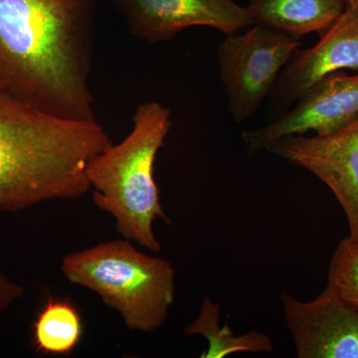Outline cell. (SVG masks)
Listing matches in <instances>:
<instances>
[{"label":"cell","mask_w":358,"mask_h":358,"mask_svg":"<svg viewBox=\"0 0 358 358\" xmlns=\"http://www.w3.org/2000/svg\"><path fill=\"white\" fill-rule=\"evenodd\" d=\"M343 69L358 70V6L348 3L317 44L294 52L271 93V105L286 110L315 82Z\"/></svg>","instance_id":"cell-10"},{"label":"cell","mask_w":358,"mask_h":358,"mask_svg":"<svg viewBox=\"0 0 358 358\" xmlns=\"http://www.w3.org/2000/svg\"><path fill=\"white\" fill-rule=\"evenodd\" d=\"M345 2L350 6H358V0H345Z\"/></svg>","instance_id":"cell-16"},{"label":"cell","mask_w":358,"mask_h":358,"mask_svg":"<svg viewBox=\"0 0 358 358\" xmlns=\"http://www.w3.org/2000/svg\"><path fill=\"white\" fill-rule=\"evenodd\" d=\"M221 307L209 296L202 300L199 315L185 327L189 336H201L206 339L208 348L201 358H224L240 352H271L274 343L268 334L252 331L236 336L228 327L220 326Z\"/></svg>","instance_id":"cell-12"},{"label":"cell","mask_w":358,"mask_h":358,"mask_svg":"<svg viewBox=\"0 0 358 358\" xmlns=\"http://www.w3.org/2000/svg\"><path fill=\"white\" fill-rule=\"evenodd\" d=\"M61 272L121 315L129 331L152 333L166 324L176 299L169 261L141 252L128 239L102 242L62 259Z\"/></svg>","instance_id":"cell-4"},{"label":"cell","mask_w":358,"mask_h":358,"mask_svg":"<svg viewBox=\"0 0 358 358\" xmlns=\"http://www.w3.org/2000/svg\"><path fill=\"white\" fill-rule=\"evenodd\" d=\"M0 89H1V87H0Z\"/></svg>","instance_id":"cell-17"},{"label":"cell","mask_w":358,"mask_h":358,"mask_svg":"<svg viewBox=\"0 0 358 358\" xmlns=\"http://www.w3.org/2000/svg\"><path fill=\"white\" fill-rule=\"evenodd\" d=\"M282 313L299 358H358V310L326 287L310 301L281 296Z\"/></svg>","instance_id":"cell-9"},{"label":"cell","mask_w":358,"mask_h":358,"mask_svg":"<svg viewBox=\"0 0 358 358\" xmlns=\"http://www.w3.org/2000/svg\"><path fill=\"white\" fill-rule=\"evenodd\" d=\"M112 143L96 119L52 115L0 89V212L84 196L90 162Z\"/></svg>","instance_id":"cell-2"},{"label":"cell","mask_w":358,"mask_h":358,"mask_svg":"<svg viewBox=\"0 0 358 358\" xmlns=\"http://www.w3.org/2000/svg\"><path fill=\"white\" fill-rule=\"evenodd\" d=\"M345 6V0H251L247 8L255 24L300 40L327 30Z\"/></svg>","instance_id":"cell-11"},{"label":"cell","mask_w":358,"mask_h":358,"mask_svg":"<svg viewBox=\"0 0 358 358\" xmlns=\"http://www.w3.org/2000/svg\"><path fill=\"white\" fill-rule=\"evenodd\" d=\"M129 33L148 43L169 41L194 26L226 36L255 24L247 7L235 0H110Z\"/></svg>","instance_id":"cell-7"},{"label":"cell","mask_w":358,"mask_h":358,"mask_svg":"<svg viewBox=\"0 0 358 358\" xmlns=\"http://www.w3.org/2000/svg\"><path fill=\"white\" fill-rule=\"evenodd\" d=\"M300 46V40L258 24L244 34L226 36L218 63L233 121L242 124L256 115Z\"/></svg>","instance_id":"cell-5"},{"label":"cell","mask_w":358,"mask_h":358,"mask_svg":"<svg viewBox=\"0 0 358 358\" xmlns=\"http://www.w3.org/2000/svg\"><path fill=\"white\" fill-rule=\"evenodd\" d=\"M327 287L358 310V240L348 236L339 242L329 264Z\"/></svg>","instance_id":"cell-14"},{"label":"cell","mask_w":358,"mask_h":358,"mask_svg":"<svg viewBox=\"0 0 358 358\" xmlns=\"http://www.w3.org/2000/svg\"><path fill=\"white\" fill-rule=\"evenodd\" d=\"M83 334L81 315L69 301L52 299L33 324V345L48 355H68L79 345Z\"/></svg>","instance_id":"cell-13"},{"label":"cell","mask_w":358,"mask_h":358,"mask_svg":"<svg viewBox=\"0 0 358 358\" xmlns=\"http://www.w3.org/2000/svg\"><path fill=\"white\" fill-rule=\"evenodd\" d=\"M24 294V289L17 282L6 277L0 272V317L7 308H10L15 301L20 300Z\"/></svg>","instance_id":"cell-15"},{"label":"cell","mask_w":358,"mask_h":358,"mask_svg":"<svg viewBox=\"0 0 358 358\" xmlns=\"http://www.w3.org/2000/svg\"><path fill=\"white\" fill-rule=\"evenodd\" d=\"M171 126V110L162 103H141L131 133L96 155L87 169L94 204L112 215L124 239L154 253L162 250L155 221L171 222L155 179V159Z\"/></svg>","instance_id":"cell-3"},{"label":"cell","mask_w":358,"mask_h":358,"mask_svg":"<svg viewBox=\"0 0 358 358\" xmlns=\"http://www.w3.org/2000/svg\"><path fill=\"white\" fill-rule=\"evenodd\" d=\"M358 119V75L338 71L315 82L296 101L293 109L263 128L244 131L250 154L268 150L277 141L313 131L336 133Z\"/></svg>","instance_id":"cell-6"},{"label":"cell","mask_w":358,"mask_h":358,"mask_svg":"<svg viewBox=\"0 0 358 358\" xmlns=\"http://www.w3.org/2000/svg\"><path fill=\"white\" fill-rule=\"evenodd\" d=\"M96 0H0V87L52 115L94 120Z\"/></svg>","instance_id":"cell-1"},{"label":"cell","mask_w":358,"mask_h":358,"mask_svg":"<svg viewBox=\"0 0 358 358\" xmlns=\"http://www.w3.org/2000/svg\"><path fill=\"white\" fill-rule=\"evenodd\" d=\"M268 152L322 181L345 211L350 236L358 240V119L327 136L282 138Z\"/></svg>","instance_id":"cell-8"}]
</instances>
